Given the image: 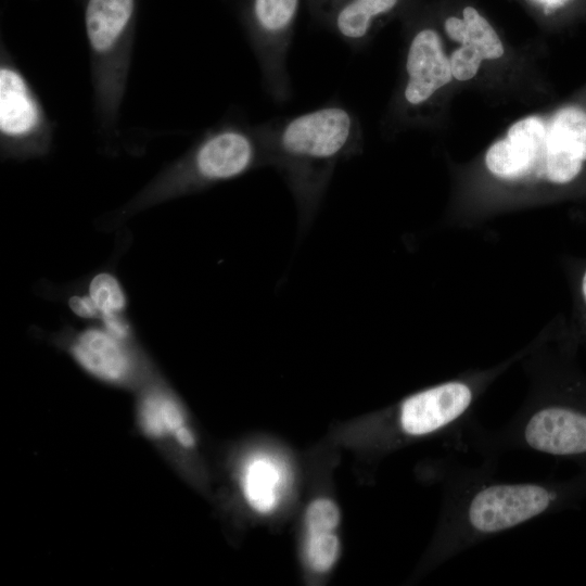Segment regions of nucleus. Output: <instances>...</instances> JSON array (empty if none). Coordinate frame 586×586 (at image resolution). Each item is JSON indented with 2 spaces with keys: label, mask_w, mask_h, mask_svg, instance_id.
Masks as SVG:
<instances>
[{
  "label": "nucleus",
  "mask_w": 586,
  "mask_h": 586,
  "mask_svg": "<svg viewBox=\"0 0 586 586\" xmlns=\"http://www.w3.org/2000/svg\"><path fill=\"white\" fill-rule=\"evenodd\" d=\"M494 459L453 467L442 519L431 550L440 564L537 518L578 507L586 499V471L569 479L511 482L493 476Z\"/></svg>",
  "instance_id": "nucleus-1"
},
{
  "label": "nucleus",
  "mask_w": 586,
  "mask_h": 586,
  "mask_svg": "<svg viewBox=\"0 0 586 586\" xmlns=\"http://www.w3.org/2000/svg\"><path fill=\"white\" fill-rule=\"evenodd\" d=\"M571 342L545 343L523 353L531 385L527 397L500 429L468 426L474 446L494 459L525 450L571 461L586 471V375L574 361ZM495 460V459H494Z\"/></svg>",
  "instance_id": "nucleus-2"
},
{
  "label": "nucleus",
  "mask_w": 586,
  "mask_h": 586,
  "mask_svg": "<svg viewBox=\"0 0 586 586\" xmlns=\"http://www.w3.org/2000/svg\"><path fill=\"white\" fill-rule=\"evenodd\" d=\"M266 165L284 178L302 222L315 216L340 161L361 151L362 130L349 109L330 103L256 125Z\"/></svg>",
  "instance_id": "nucleus-3"
},
{
  "label": "nucleus",
  "mask_w": 586,
  "mask_h": 586,
  "mask_svg": "<svg viewBox=\"0 0 586 586\" xmlns=\"http://www.w3.org/2000/svg\"><path fill=\"white\" fill-rule=\"evenodd\" d=\"M486 171L514 187L563 188L586 167V111L565 106L513 123L485 152Z\"/></svg>",
  "instance_id": "nucleus-4"
},
{
  "label": "nucleus",
  "mask_w": 586,
  "mask_h": 586,
  "mask_svg": "<svg viewBox=\"0 0 586 586\" xmlns=\"http://www.w3.org/2000/svg\"><path fill=\"white\" fill-rule=\"evenodd\" d=\"M255 126L225 124L205 133L119 213L129 216L156 203L204 190L265 166Z\"/></svg>",
  "instance_id": "nucleus-5"
},
{
  "label": "nucleus",
  "mask_w": 586,
  "mask_h": 586,
  "mask_svg": "<svg viewBox=\"0 0 586 586\" xmlns=\"http://www.w3.org/2000/svg\"><path fill=\"white\" fill-rule=\"evenodd\" d=\"M138 0H85L84 24L102 117L114 119L124 92Z\"/></svg>",
  "instance_id": "nucleus-6"
},
{
  "label": "nucleus",
  "mask_w": 586,
  "mask_h": 586,
  "mask_svg": "<svg viewBox=\"0 0 586 586\" xmlns=\"http://www.w3.org/2000/svg\"><path fill=\"white\" fill-rule=\"evenodd\" d=\"M0 135L11 156L46 153L49 126L43 110L22 73L7 62L0 68Z\"/></svg>",
  "instance_id": "nucleus-7"
},
{
  "label": "nucleus",
  "mask_w": 586,
  "mask_h": 586,
  "mask_svg": "<svg viewBox=\"0 0 586 586\" xmlns=\"http://www.w3.org/2000/svg\"><path fill=\"white\" fill-rule=\"evenodd\" d=\"M453 79L449 56L438 33L424 27L411 37L405 58V81L400 91L403 111L417 113Z\"/></svg>",
  "instance_id": "nucleus-8"
},
{
  "label": "nucleus",
  "mask_w": 586,
  "mask_h": 586,
  "mask_svg": "<svg viewBox=\"0 0 586 586\" xmlns=\"http://www.w3.org/2000/svg\"><path fill=\"white\" fill-rule=\"evenodd\" d=\"M66 336L68 354L92 378L111 385H127L138 377L140 361L130 343L113 336L102 326Z\"/></svg>",
  "instance_id": "nucleus-9"
},
{
  "label": "nucleus",
  "mask_w": 586,
  "mask_h": 586,
  "mask_svg": "<svg viewBox=\"0 0 586 586\" xmlns=\"http://www.w3.org/2000/svg\"><path fill=\"white\" fill-rule=\"evenodd\" d=\"M138 420L145 436L153 441L173 437L186 424L184 410L177 397L162 385H151L141 395Z\"/></svg>",
  "instance_id": "nucleus-10"
},
{
  "label": "nucleus",
  "mask_w": 586,
  "mask_h": 586,
  "mask_svg": "<svg viewBox=\"0 0 586 586\" xmlns=\"http://www.w3.org/2000/svg\"><path fill=\"white\" fill-rule=\"evenodd\" d=\"M447 37L461 44L477 48L485 61L500 59L505 53L502 41L489 22L472 7H466L462 18L450 16L444 22Z\"/></svg>",
  "instance_id": "nucleus-11"
},
{
  "label": "nucleus",
  "mask_w": 586,
  "mask_h": 586,
  "mask_svg": "<svg viewBox=\"0 0 586 586\" xmlns=\"http://www.w3.org/2000/svg\"><path fill=\"white\" fill-rule=\"evenodd\" d=\"M399 0H354L333 18L332 24L339 36L352 48L370 36L374 21L391 12Z\"/></svg>",
  "instance_id": "nucleus-12"
},
{
  "label": "nucleus",
  "mask_w": 586,
  "mask_h": 586,
  "mask_svg": "<svg viewBox=\"0 0 586 586\" xmlns=\"http://www.w3.org/2000/svg\"><path fill=\"white\" fill-rule=\"evenodd\" d=\"M276 468L265 459L251 461L244 471L242 484L249 505L260 513L272 510L276 505Z\"/></svg>",
  "instance_id": "nucleus-13"
},
{
  "label": "nucleus",
  "mask_w": 586,
  "mask_h": 586,
  "mask_svg": "<svg viewBox=\"0 0 586 586\" xmlns=\"http://www.w3.org/2000/svg\"><path fill=\"white\" fill-rule=\"evenodd\" d=\"M88 294L95 304L100 317L124 314L127 297L118 279L110 272L97 273L89 282Z\"/></svg>",
  "instance_id": "nucleus-14"
},
{
  "label": "nucleus",
  "mask_w": 586,
  "mask_h": 586,
  "mask_svg": "<svg viewBox=\"0 0 586 586\" xmlns=\"http://www.w3.org/2000/svg\"><path fill=\"white\" fill-rule=\"evenodd\" d=\"M337 552L339 539L332 532L309 534L307 558L315 571H328L334 564Z\"/></svg>",
  "instance_id": "nucleus-15"
},
{
  "label": "nucleus",
  "mask_w": 586,
  "mask_h": 586,
  "mask_svg": "<svg viewBox=\"0 0 586 586\" xmlns=\"http://www.w3.org/2000/svg\"><path fill=\"white\" fill-rule=\"evenodd\" d=\"M485 61L482 52L470 44H461L449 55L453 78L468 81L476 76Z\"/></svg>",
  "instance_id": "nucleus-16"
},
{
  "label": "nucleus",
  "mask_w": 586,
  "mask_h": 586,
  "mask_svg": "<svg viewBox=\"0 0 586 586\" xmlns=\"http://www.w3.org/2000/svg\"><path fill=\"white\" fill-rule=\"evenodd\" d=\"M340 511L335 502L328 498L314 500L306 511L309 534L332 532L339 524Z\"/></svg>",
  "instance_id": "nucleus-17"
},
{
  "label": "nucleus",
  "mask_w": 586,
  "mask_h": 586,
  "mask_svg": "<svg viewBox=\"0 0 586 586\" xmlns=\"http://www.w3.org/2000/svg\"><path fill=\"white\" fill-rule=\"evenodd\" d=\"M101 326L113 336L124 341L131 342L132 328L124 314L102 315L100 318Z\"/></svg>",
  "instance_id": "nucleus-18"
},
{
  "label": "nucleus",
  "mask_w": 586,
  "mask_h": 586,
  "mask_svg": "<svg viewBox=\"0 0 586 586\" xmlns=\"http://www.w3.org/2000/svg\"><path fill=\"white\" fill-rule=\"evenodd\" d=\"M68 306L77 317L84 319L100 318V313L89 294L71 296L68 300Z\"/></svg>",
  "instance_id": "nucleus-19"
},
{
  "label": "nucleus",
  "mask_w": 586,
  "mask_h": 586,
  "mask_svg": "<svg viewBox=\"0 0 586 586\" xmlns=\"http://www.w3.org/2000/svg\"><path fill=\"white\" fill-rule=\"evenodd\" d=\"M576 295L582 317L585 320L583 321V331L586 340V264L582 267L576 279Z\"/></svg>",
  "instance_id": "nucleus-20"
},
{
  "label": "nucleus",
  "mask_w": 586,
  "mask_h": 586,
  "mask_svg": "<svg viewBox=\"0 0 586 586\" xmlns=\"http://www.w3.org/2000/svg\"><path fill=\"white\" fill-rule=\"evenodd\" d=\"M173 438L176 443L186 449L192 448L195 446V436L191 429L186 424L181 425L173 435Z\"/></svg>",
  "instance_id": "nucleus-21"
},
{
  "label": "nucleus",
  "mask_w": 586,
  "mask_h": 586,
  "mask_svg": "<svg viewBox=\"0 0 586 586\" xmlns=\"http://www.w3.org/2000/svg\"><path fill=\"white\" fill-rule=\"evenodd\" d=\"M535 1L547 9L555 10V9H559L563 7L570 0H535Z\"/></svg>",
  "instance_id": "nucleus-22"
}]
</instances>
